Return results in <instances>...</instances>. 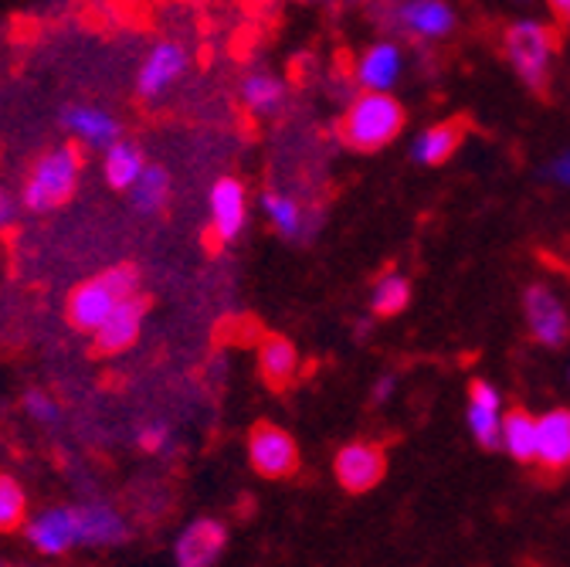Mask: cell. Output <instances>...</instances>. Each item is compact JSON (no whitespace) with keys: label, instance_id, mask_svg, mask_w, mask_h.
Here are the masks:
<instances>
[{"label":"cell","instance_id":"52a82bcc","mask_svg":"<svg viewBox=\"0 0 570 567\" xmlns=\"http://www.w3.org/2000/svg\"><path fill=\"white\" fill-rule=\"evenodd\" d=\"M523 316L537 343L557 350L570 340V316L547 286H530L523 293Z\"/></svg>","mask_w":570,"mask_h":567},{"label":"cell","instance_id":"8fae6325","mask_svg":"<svg viewBox=\"0 0 570 567\" xmlns=\"http://www.w3.org/2000/svg\"><path fill=\"white\" fill-rule=\"evenodd\" d=\"M147 300L142 296H126L106 320L102 326L92 333L96 336V353H122L126 346L136 343L139 330H142V316H147Z\"/></svg>","mask_w":570,"mask_h":567},{"label":"cell","instance_id":"4dcf8cb0","mask_svg":"<svg viewBox=\"0 0 570 567\" xmlns=\"http://www.w3.org/2000/svg\"><path fill=\"white\" fill-rule=\"evenodd\" d=\"M14 218H18V204H14V197L4 187H0V228H8Z\"/></svg>","mask_w":570,"mask_h":567},{"label":"cell","instance_id":"6da1fadb","mask_svg":"<svg viewBox=\"0 0 570 567\" xmlns=\"http://www.w3.org/2000/svg\"><path fill=\"white\" fill-rule=\"evenodd\" d=\"M404 129V106L391 92H364L340 119V139L356 154H377L391 147Z\"/></svg>","mask_w":570,"mask_h":567},{"label":"cell","instance_id":"9c48e42d","mask_svg":"<svg viewBox=\"0 0 570 567\" xmlns=\"http://www.w3.org/2000/svg\"><path fill=\"white\" fill-rule=\"evenodd\" d=\"M210 232L222 245L235 242L245 228L248 218V201H245V184L235 177H222L210 187Z\"/></svg>","mask_w":570,"mask_h":567},{"label":"cell","instance_id":"30bf717a","mask_svg":"<svg viewBox=\"0 0 570 567\" xmlns=\"http://www.w3.org/2000/svg\"><path fill=\"white\" fill-rule=\"evenodd\" d=\"M187 72V51L177 45V41H160L147 61H142L139 76H136V92L142 99H157L164 96L180 76Z\"/></svg>","mask_w":570,"mask_h":567},{"label":"cell","instance_id":"7402d4cb","mask_svg":"<svg viewBox=\"0 0 570 567\" xmlns=\"http://www.w3.org/2000/svg\"><path fill=\"white\" fill-rule=\"evenodd\" d=\"M142 170H147V160H142L139 147L119 144V139H116V144L106 150V180H109L112 190H129L139 180Z\"/></svg>","mask_w":570,"mask_h":567},{"label":"cell","instance_id":"5bb4252c","mask_svg":"<svg viewBox=\"0 0 570 567\" xmlns=\"http://www.w3.org/2000/svg\"><path fill=\"white\" fill-rule=\"evenodd\" d=\"M537 462L553 476L570 469V408H553L540 418Z\"/></svg>","mask_w":570,"mask_h":567},{"label":"cell","instance_id":"7a4b0ae2","mask_svg":"<svg viewBox=\"0 0 570 567\" xmlns=\"http://www.w3.org/2000/svg\"><path fill=\"white\" fill-rule=\"evenodd\" d=\"M136 286H139V272L132 265H112L99 272L96 278L82 282V286L68 296V323L82 333H96L102 320L126 296H136Z\"/></svg>","mask_w":570,"mask_h":567},{"label":"cell","instance_id":"603a6c76","mask_svg":"<svg viewBox=\"0 0 570 567\" xmlns=\"http://www.w3.org/2000/svg\"><path fill=\"white\" fill-rule=\"evenodd\" d=\"M129 190H132V207L139 211V215H157V211L167 204L170 177L164 167H147Z\"/></svg>","mask_w":570,"mask_h":567},{"label":"cell","instance_id":"484cf974","mask_svg":"<svg viewBox=\"0 0 570 567\" xmlns=\"http://www.w3.org/2000/svg\"><path fill=\"white\" fill-rule=\"evenodd\" d=\"M282 96H285V89L272 76H248L242 82V99L252 113H275L282 106Z\"/></svg>","mask_w":570,"mask_h":567},{"label":"cell","instance_id":"1f68e13d","mask_svg":"<svg viewBox=\"0 0 570 567\" xmlns=\"http://www.w3.org/2000/svg\"><path fill=\"white\" fill-rule=\"evenodd\" d=\"M547 4L553 8V14H557V21L570 28V0H547Z\"/></svg>","mask_w":570,"mask_h":567},{"label":"cell","instance_id":"3957f363","mask_svg":"<svg viewBox=\"0 0 570 567\" xmlns=\"http://www.w3.org/2000/svg\"><path fill=\"white\" fill-rule=\"evenodd\" d=\"M557 31L540 21H517L507 28V58L527 89L543 92L550 82V61L557 55Z\"/></svg>","mask_w":570,"mask_h":567},{"label":"cell","instance_id":"83f0119b","mask_svg":"<svg viewBox=\"0 0 570 567\" xmlns=\"http://www.w3.org/2000/svg\"><path fill=\"white\" fill-rule=\"evenodd\" d=\"M24 408H28V414L38 418V421H55V418H58V404H55L48 394H41V391H31V394L24 398Z\"/></svg>","mask_w":570,"mask_h":567},{"label":"cell","instance_id":"4fadbf2b","mask_svg":"<svg viewBox=\"0 0 570 567\" xmlns=\"http://www.w3.org/2000/svg\"><path fill=\"white\" fill-rule=\"evenodd\" d=\"M225 544H228L225 524H218V520H197L177 540V564H184V567H207V564H214V560L222 557Z\"/></svg>","mask_w":570,"mask_h":567},{"label":"cell","instance_id":"2e32d148","mask_svg":"<svg viewBox=\"0 0 570 567\" xmlns=\"http://www.w3.org/2000/svg\"><path fill=\"white\" fill-rule=\"evenodd\" d=\"M61 123L76 139L99 150H109L119 139V123L106 109H96V106H65Z\"/></svg>","mask_w":570,"mask_h":567},{"label":"cell","instance_id":"f546056e","mask_svg":"<svg viewBox=\"0 0 570 567\" xmlns=\"http://www.w3.org/2000/svg\"><path fill=\"white\" fill-rule=\"evenodd\" d=\"M547 177H553L557 184L570 187V150H567V154H560V157L547 167Z\"/></svg>","mask_w":570,"mask_h":567},{"label":"cell","instance_id":"5b68a950","mask_svg":"<svg viewBox=\"0 0 570 567\" xmlns=\"http://www.w3.org/2000/svg\"><path fill=\"white\" fill-rule=\"evenodd\" d=\"M248 459L252 469L265 479H289L299 469V446L278 424L262 421L248 432Z\"/></svg>","mask_w":570,"mask_h":567},{"label":"cell","instance_id":"277c9868","mask_svg":"<svg viewBox=\"0 0 570 567\" xmlns=\"http://www.w3.org/2000/svg\"><path fill=\"white\" fill-rule=\"evenodd\" d=\"M79 174H82V157H79L76 147L48 150L35 164V170H31V177L24 184V207L45 215V211L65 204L71 194H76Z\"/></svg>","mask_w":570,"mask_h":567},{"label":"cell","instance_id":"d4e9b609","mask_svg":"<svg viewBox=\"0 0 570 567\" xmlns=\"http://www.w3.org/2000/svg\"><path fill=\"white\" fill-rule=\"evenodd\" d=\"M407 303H411V282L401 272H387L371 293L374 316H397L407 310Z\"/></svg>","mask_w":570,"mask_h":567},{"label":"cell","instance_id":"4316f807","mask_svg":"<svg viewBox=\"0 0 570 567\" xmlns=\"http://www.w3.org/2000/svg\"><path fill=\"white\" fill-rule=\"evenodd\" d=\"M21 520H24V489L11 476H0V530H14Z\"/></svg>","mask_w":570,"mask_h":567},{"label":"cell","instance_id":"8992f818","mask_svg":"<svg viewBox=\"0 0 570 567\" xmlns=\"http://www.w3.org/2000/svg\"><path fill=\"white\" fill-rule=\"evenodd\" d=\"M333 472H336V482L353 492V496H361V492H371L384 472H387V456L381 446L374 442H350L336 452L333 459Z\"/></svg>","mask_w":570,"mask_h":567},{"label":"cell","instance_id":"d6a6232c","mask_svg":"<svg viewBox=\"0 0 570 567\" xmlns=\"http://www.w3.org/2000/svg\"><path fill=\"white\" fill-rule=\"evenodd\" d=\"M391 391H394V378L387 374V378H381V381L374 384V401H387Z\"/></svg>","mask_w":570,"mask_h":567},{"label":"cell","instance_id":"cb8c5ba5","mask_svg":"<svg viewBox=\"0 0 570 567\" xmlns=\"http://www.w3.org/2000/svg\"><path fill=\"white\" fill-rule=\"evenodd\" d=\"M262 207H265V215L272 218V225L278 228V235H285V238H299L303 235L306 215H303V207L296 204V197H285L278 190H265Z\"/></svg>","mask_w":570,"mask_h":567},{"label":"cell","instance_id":"7c38bea8","mask_svg":"<svg viewBox=\"0 0 570 567\" xmlns=\"http://www.w3.org/2000/svg\"><path fill=\"white\" fill-rule=\"evenodd\" d=\"M299 371V350L289 336L282 333H268L258 343V374L265 381L268 391H285L296 381Z\"/></svg>","mask_w":570,"mask_h":567},{"label":"cell","instance_id":"f1b7e54d","mask_svg":"<svg viewBox=\"0 0 570 567\" xmlns=\"http://www.w3.org/2000/svg\"><path fill=\"white\" fill-rule=\"evenodd\" d=\"M167 442H170V429L167 424H147V429L139 432V446L147 449V452H160V449H167Z\"/></svg>","mask_w":570,"mask_h":567},{"label":"cell","instance_id":"ac0fdd59","mask_svg":"<svg viewBox=\"0 0 570 567\" xmlns=\"http://www.w3.org/2000/svg\"><path fill=\"white\" fill-rule=\"evenodd\" d=\"M401 25L414 35V38H445L455 31V11L445 4V0H407L401 8Z\"/></svg>","mask_w":570,"mask_h":567},{"label":"cell","instance_id":"44dd1931","mask_svg":"<svg viewBox=\"0 0 570 567\" xmlns=\"http://www.w3.org/2000/svg\"><path fill=\"white\" fill-rule=\"evenodd\" d=\"M356 76H361L364 89H371V92H387V89L397 82V76H401V51H397L394 45H387V41L374 45V48L361 58V65H356Z\"/></svg>","mask_w":570,"mask_h":567},{"label":"cell","instance_id":"ba28073f","mask_svg":"<svg viewBox=\"0 0 570 567\" xmlns=\"http://www.w3.org/2000/svg\"><path fill=\"white\" fill-rule=\"evenodd\" d=\"M465 418H469V429L475 436V442L482 449H503V398L499 391L489 384V381H472L469 384V408H465Z\"/></svg>","mask_w":570,"mask_h":567},{"label":"cell","instance_id":"d6986e66","mask_svg":"<svg viewBox=\"0 0 570 567\" xmlns=\"http://www.w3.org/2000/svg\"><path fill=\"white\" fill-rule=\"evenodd\" d=\"M76 524H79V544H86V547H116L126 540V524L109 507H96V504L79 507Z\"/></svg>","mask_w":570,"mask_h":567},{"label":"cell","instance_id":"836d02e7","mask_svg":"<svg viewBox=\"0 0 570 567\" xmlns=\"http://www.w3.org/2000/svg\"><path fill=\"white\" fill-rule=\"evenodd\" d=\"M299 4H320V0H299Z\"/></svg>","mask_w":570,"mask_h":567},{"label":"cell","instance_id":"ffe728a7","mask_svg":"<svg viewBox=\"0 0 570 567\" xmlns=\"http://www.w3.org/2000/svg\"><path fill=\"white\" fill-rule=\"evenodd\" d=\"M537 442H540V421L527 408H513L503 414V449L517 462H537Z\"/></svg>","mask_w":570,"mask_h":567},{"label":"cell","instance_id":"9a60e30c","mask_svg":"<svg viewBox=\"0 0 570 567\" xmlns=\"http://www.w3.org/2000/svg\"><path fill=\"white\" fill-rule=\"evenodd\" d=\"M465 133H469L465 119H445L432 129L417 133V139L411 144V157L424 167H442L459 154Z\"/></svg>","mask_w":570,"mask_h":567},{"label":"cell","instance_id":"e0dca14e","mask_svg":"<svg viewBox=\"0 0 570 567\" xmlns=\"http://www.w3.org/2000/svg\"><path fill=\"white\" fill-rule=\"evenodd\" d=\"M28 540L35 544V550L41 554H65L71 544H79V524H76V510H45L31 527H28Z\"/></svg>","mask_w":570,"mask_h":567}]
</instances>
